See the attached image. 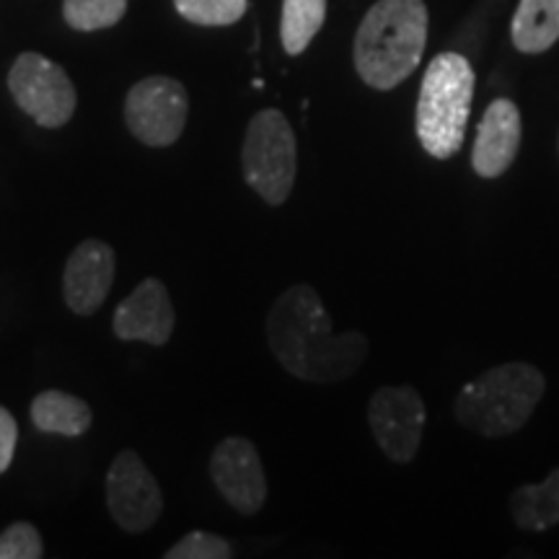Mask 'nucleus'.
I'll list each match as a JSON object with an SVG mask.
<instances>
[{
	"instance_id": "1",
	"label": "nucleus",
	"mask_w": 559,
	"mask_h": 559,
	"mask_svg": "<svg viewBox=\"0 0 559 559\" xmlns=\"http://www.w3.org/2000/svg\"><path fill=\"white\" fill-rule=\"evenodd\" d=\"M267 345L280 366L306 383H337L358 373L370 353L360 332L332 330V319L311 285H293L267 313Z\"/></svg>"
},
{
	"instance_id": "2",
	"label": "nucleus",
	"mask_w": 559,
	"mask_h": 559,
	"mask_svg": "<svg viewBox=\"0 0 559 559\" xmlns=\"http://www.w3.org/2000/svg\"><path fill=\"white\" fill-rule=\"evenodd\" d=\"M428 41L423 0H379L355 34V68L376 91H391L419 66Z\"/></svg>"
},
{
	"instance_id": "3",
	"label": "nucleus",
	"mask_w": 559,
	"mask_h": 559,
	"mask_svg": "<svg viewBox=\"0 0 559 559\" xmlns=\"http://www.w3.org/2000/svg\"><path fill=\"white\" fill-rule=\"evenodd\" d=\"M544 373L531 362H502L485 370L479 379L459 391L453 415L466 430L485 438H502L519 432L539 407Z\"/></svg>"
},
{
	"instance_id": "4",
	"label": "nucleus",
	"mask_w": 559,
	"mask_h": 559,
	"mask_svg": "<svg viewBox=\"0 0 559 559\" xmlns=\"http://www.w3.org/2000/svg\"><path fill=\"white\" fill-rule=\"evenodd\" d=\"M474 99V70L459 52H443L430 62L419 86L417 138L428 156L445 160L464 145Z\"/></svg>"
},
{
	"instance_id": "5",
	"label": "nucleus",
	"mask_w": 559,
	"mask_h": 559,
	"mask_svg": "<svg viewBox=\"0 0 559 559\" xmlns=\"http://www.w3.org/2000/svg\"><path fill=\"white\" fill-rule=\"evenodd\" d=\"M241 169L247 185L267 205L277 207L290 198L298 171V148L283 111L262 109L251 117L241 148Z\"/></svg>"
},
{
	"instance_id": "6",
	"label": "nucleus",
	"mask_w": 559,
	"mask_h": 559,
	"mask_svg": "<svg viewBox=\"0 0 559 559\" xmlns=\"http://www.w3.org/2000/svg\"><path fill=\"white\" fill-rule=\"evenodd\" d=\"M9 91L19 109L50 130L68 124L79 107V94L66 70L39 52L19 55L9 73Z\"/></svg>"
},
{
	"instance_id": "7",
	"label": "nucleus",
	"mask_w": 559,
	"mask_h": 559,
	"mask_svg": "<svg viewBox=\"0 0 559 559\" xmlns=\"http://www.w3.org/2000/svg\"><path fill=\"white\" fill-rule=\"evenodd\" d=\"M190 99L187 88L169 75H148L130 88L124 99L128 130L148 148H169L187 128Z\"/></svg>"
},
{
	"instance_id": "8",
	"label": "nucleus",
	"mask_w": 559,
	"mask_h": 559,
	"mask_svg": "<svg viewBox=\"0 0 559 559\" xmlns=\"http://www.w3.org/2000/svg\"><path fill=\"white\" fill-rule=\"evenodd\" d=\"M107 506L117 526L128 534H143L156 526L164 510L158 481L132 449L115 456L107 474Z\"/></svg>"
},
{
	"instance_id": "9",
	"label": "nucleus",
	"mask_w": 559,
	"mask_h": 559,
	"mask_svg": "<svg viewBox=\"0 0 559 559\" xmlns=\"http://www.w3.org/2000/svg\"><path fill=\"white\" fill-rule=\"evenodd\" d=\"M425 402L412 386H383L368 404V425L376 443L394 464L415 461L425 432Z\"/></svg>"
},
{
	"instance_id": "10",
	"label": "nucleus",
	"mask_w": 559,
	"mask_h": 559,
	"mask_svg": "<svg viewBox=\"0 0 559 559\" xmlns=\"http://www.w3.org/2000/svg\"><path fill=\"white\" fill-rule=\"evenodd\" d=\"M210 477L230 508L243 515L260 513L267 502V477L257 445L247 438H226L210 456Z\"/></svg>"
},
{
	"instance_id": "11",
	"label": "nucleus",
	"mask_w": 559,
	"mask_h": 559,
	"mask_svg": "<svg viewBox=\"0 0 559 559\" xmlns=\"http://www.w3.org/2000/svg\"><path fill=\"white\" fill-rule=\"evenodd\" d=\"M115 249L102 239H86L68 257L62 272V296L68 309L79 317H91L104 306L115 285Z\"/></svg>"
},
{
	"instance_id": "12",
	"label": "nucleus",
	"mask_w": 559,
	"mask_h": 559,
	"mask_svg": "<svg viewBox=\"0 0 559 559\" xmlns=\"http://www.w3.org/2000/svg\"><path fill=\"white\" fill-rule=\"evenodd\" d=\"M174 306L166 285L156 277H145L128 298L117 306L111 330L122 342H148L166 345L174 332Z\"/></svg>"
},
{
	"instance_id": "13",
	"label": "nucleus",
	"mask_w": 559,
	"mask_h": 559,
	"mask_svg": "<svg viewBox=\"0 0 559 559\" xmlns=\"http://www.w3.org/2000/svg\"><path fill=\"white\" fill-rule=\"evenodd\" d=\"M521 148V111L510 99H495L485 109L477 140H474L472 166L479 177L498 179L513 166Z\"/></svg>"
},
{
	"instance_id": "14",
	"label": "nucleus",
	"mask_w": 559,
	"mask_h": 559,
	"mask_svg": "<svg viewBox=\"0 0 559 559\" xmlns=\"http://www.w3.org/2000/svg\"><path fill=\"white\" fill-rule=\"evenodd\" d=\"M91 407L79 396L68 391H41L32 402V423L39 432H52V436L81 438L91 428Z\"/></svg>"
},
{
	"instance_id": "15",
	"label": "nucleus",
	"mask_w": 559,
	"mask_h": 559,
	"mask_svg": "<svg viewBox=\"0 0 559 559\" xmlns=\"http://www.w3.org/2000/svg\"><path fill=\"white\" fill-rule=\"evenodd\" d=\"M510 515L523 531L559 526V466L539 485H523L510 495Z\"/></svg>"
},
{
	"instance_id": "16",
	"label": "nucleus",
	"mask_w": 559,
	"mask_h": 559,
	"mask_svg": "<svg viewBox=\"0 0 559 559\" xmlns=\"http://www.w3.org/2000/svg\"><path fill=\"white\" fill-rule=\"evenodd\" d=\"M510 34L521 52H547L559 39V0H521Z\"/></svg>"
},
{
	"instance_id": "17",
	"label": "nucleus",
	"mask_w": 559,
	"mask_h": 559,
	"mask_svg": "<svg viewBox=\"0 0 559 559\" xmlns=\"http://www.w3.org/2000/svg\"><path fill=\"white\" fill-rule=\"evenodd\" d=\"M326 19V0H283L280 39L288 55H300L311 45Z\"/></svg>"
},
{
	"instance_id": "18",
	"label": "nucleus",
	"mask_w": 559,
	"mask_h": 559,
	"mask_svg": "<svg viewBox=\"0 0 559 559\" xmlns=\"http://www.w3.org/2000/svg\"><path fill=\"white\" fill-rule=\"evenodd\" d=\"M128 0H66L62 16L75 32H99L120 24Z\"/></svg>"
},
{
	"instance_id": "19",
	"label": "nucleus",
	"mask_w": 559,
	"mask_h": 559,
	"mask_svg": "<svg viewBox=\"0 0 559 559\" xmlns=\"http://www.w3.org/2000/svg\"><path fill=\"white\" fill-rule=\"evenodd\" d=\"M174 5L198 26H228L247 13L249 0H174Z\"/></svg>"
},
{
	"instance_id": "20",
	"label": "nucleus",
	"mask_w": 559,
	"mask_h": 559,
	"mask_svg": "<svg viewBox=\"0 0 559 559\" xmlns=\"http://www.w3.org/2000/svg\"><path fill=\"white\" fill-rule=\"evenodd\" d=\"M234 549L226 539L210 531H190L185 539H179L166 551V559H230Z\"/></svg>"
},
{
	"instance_id": "21",
	"label": "nucleus",
	"mask_w": 559,
	"mask_h": 559,
	"mask_svg": "<svg viewBox=\"0 0 559 559\" xmlns=\"http://www.w3.org/2000/svg\"><path fill=\"white\" fill-rule=\"evenodd\" d=\"M41 555H45V549H41V536L32 523H11V526L0 534V559H39Z\"/></svg>"
},
{
	"instance_id": "22",
	"label": "nucleus",
	"mask_w": 559,
	"mask_h": 559,
	"mask_svg": "<svg viewBox=\"0 0 559 559\" xmlns=\"http://www.w3.org/2000/svg\"><path fill=\"white\" fill-rule=\"evenodd\" d=\"M19 443V425L5 407H0V474L11 466Z\"/></svg>"
}]
</instances>
